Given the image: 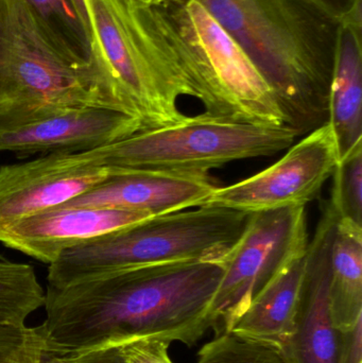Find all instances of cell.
<instances>
[{
	"mask_svg": "<svg viewBox=\"0 0 362 363\" xmlns=\"http://www.w3.org/2000/svg\"><path fill=\"white\" fill-rule=\"evenodd\" d=\"M96 67L140 119L142 131L188 119L179 108L193 98L154 4L137 0H85Z\"/></svg>",
	"mask_w": 362,
	"mask_h": 363,
	"instance_id": "obj_4",
	"label": "cell"
},
{
	"mask_svg": "<svg viewBox=\"0 0 362 363\" xmlns=\"http://www.w3.org/2000/svg\"><path fill=\"white\" fill-rule=\"evenodd\" d=\"M305 206L251 213L244 232L219 260L222 277L208 307L210 328L230 332L257 294L308 245Z\"/></svg>",
	"mask_w": 362,
	"mask_h": 363,
	"instance_id": "obj_8",
	"label": "cell"
},
{
	"mask_svg": "<svg viewBox=\"0 0 362 363\" xmlns=\"http://www.w3.org/2000/svg\"><path fill=\"white\" fill-rule=\"evenodd\" d=\"M86 106L132 115L95 63L53 42L26 0H0V133Z\"/></svg>",
	"mask_w": 362,
	"mask_h": 363,
	"instance_id": "obj_3",
	"label": "cell"
},
{
	"mask_svg": "<svg viewBox=\"0 0 362 363\" xmlns=\"http://www.w3.org/2000/svg\"><path fill=\"white\" fill-rule=\"evenodd\" d=\"M142 131L137 117L100 106L72 108L0 133V152L19 157L86 152Z\"/></svg>",
	"mask_w": 362,
	"mask_h": 363,
	"instance_id": "obj_12",
	"label": "cell"
},
{
	"mask_svg": "<svg viewBox=\"0 0 362 363\" xmlns=\"http://www.w3.org/2000/svg\"><path fill=\"white\" fill-rule=\"evenodd\" d=\"M329 311L338 332L362 319V228L338 219L331 253Z\"/></svg>",
	"mask_w": 362,
	"mask_h": 363,
	"instance_id": "obj_17",
	"label": "cell"
},
{
	"mask_svg": "<svg viewBox=\"0 0 362 363\" xmlns=\"http://www.w3.org/2000/svg\"><path fill=\"white\" fill-rule=\"evenodd\" d=\"M112 169L84 153H51L0 167V230L62 205L106 181Z\"/></svg>",
	"mask_w": 362,
	"mask_h": 363,
	"instance_id": "obj_10",
	"label": "cell"
},
{
	"mask_svg": "<svg viewBox=\"0 0 362 363\" xmlns=\"http://www.w3.org/2000/svg\"><path fill=\"white\" fill-rule=\"evenodd\" d=\"M46 355L42 325H0V363H44Z\"/></svg>",
	"mask_w": 362,
	"mask_h": 363,
	"instance_id": "obj_22",
	"label": "cell"
},
{
	"mask_svg": "<svg viewBox=\"0 0 362 363\" xmlns=\"http://www.w3.org/2000/svg\"><path fill=\"white\" fill-rule=\"evenodd\" d=\"M361 19H342L329 93V121L340 161L362 143Z\"/></svg>",
	"mask_w": 362,
	"mask_h": 363,
	"instance_id": "obj_16",
	"label": "cell"
},
{
	"mask_svg": "<svg viewBox=\"0 0 362 363\" xmlns=\"http://www.w3.org/2000/svg\"><path fill=\"white\" fill-rule=\"evenodd\" d=\"M242 46L298 138L329 121L342 19L317 0H198Z\"/></svg>",
	"mask_w": 362,
	"mask_h": 363,
	"instance_id": "obj_2",
	"label": "cell"
},
{
	"mask_svg": "<svg viewBox=\"0 0 362 363\" xmlns=\"http://www.w3.org/2000/svg\"><path fill=\"white\" fill-rule=\"evenodd\" d=\"M325 8L337 15L339 18H359L361 17L362 0H317Z\"/></svg>",
	"mask_w": 362,
	"mask_h": 363,
	"instance_id": "obj_26",
	"label": "cell"
},
{
	"mask_svg": "<svg viewBox=\"0 0 362 363\" xmlns=\"http://www.w3.org/2000/svg\"><path fill=\"white\" fill-rule=\"evenodd\" d=\"M332 178L329 206L338 219L362 228V143L339 162Z\"/></svg>",
	"mask_w": 362,
	"mask_h": 363,
	"instance_id": "obj_20",
	"label": "cell"
},
{
	"mask_svg": "<svg viewBox=\"0 0 362 363\" xmlns=\"http://www.w3.org/2000/svg\"><path fill=\"white\" fill-rule=\"evenodd\" d=\"M222 273L219 262L189 260L47 286L40 324L47 354L82 353L146 337L191 347L210 328L208 307Z\"/></svg>",
	"mask_w": 362,
	"mask_h": 363,
	"instance_id": "obj_1",
	"label": "cell"
},
{
	"mask_svg": "<svg viewBox=\"0 0 362 363\" xmlns=\"http://www.w3.org/2000/svg\"><path fill=\"white\" fill-rule=\"evenodd\" d=\"M216 188L208 174L112 169L106 181L62 206L125 209L157 217L205 205Z\"/></svg>",
	"mask_w": 362,
	"mask_h": 363,
	"instance_id": "obj_13",
	"label": "cell"
},
{
	"mask_svg": "<svg viewBox=\"0 0 362 363\" xmlns=\"http://www.w3.org/2000/svg\"><path fill=\"white\" fill-rule=\"evenodd\" d=\"M171 343L161 337H146L127 341L116 347L125 363H174L168 353Z\"/></svg>",
	"mask_w": 362,
	"mask_h": 363,
	"instance_id": "obj_23",
	"label": "cell"
},
{
	"mask_svg": "<svg viewBox=\"0 0 362 363\" xmlns=\"http://www.w3.org/2000/svg\"><path fill=\"white\" fill-rule=\"evenodd\" d=\"M305 267L306 253L286 264L255 296L230 332L281 351L297 325Z\"/></svg>",
	"mask_w": 362,
	"mask_h": 363,
	"instance_id": "obj_15",
	"label": "cell"
},
{
	"mask_svg": "<svg viewBox=\"0 0 362 363\" xmlns=\"http://www.w3.org/2000/svg\"><path fill=\"white\" fill-rule=\"evenodd\" d=\"M44 363H125L119 353L118 347H101L82 353L67 355H49Z\"/></svg>",
	"mask_w": 362,
	"mask_h": 363,
	"instance_id": "obj_24",
	"label": "cell"
},
{
	"mask_svg": "<svg viewBox=\"0 0 362 363\" xmlns=\"http://www.w3.org/2000/svg\"><path fill=\"white\" fill-rule=\"evenodd\" d=\"M45 301L46 291L33 267L0 256V325L25 326Z\"/></svg>",
	"mask_w": 362,
	"mask_h": 363,
	"instance_id": "obj_18",
	"label": "cell"
},
{
	"mask_svg": "<svg viewBox=\"0 0 362 363\" xmlns=\"http://www.w3.org/2000/svg\"><path fill=\"white\" fill-rule=\"evenodd\" d=\"M149 218L148 213L125 209L60 206L2 228L0 242L50 264L70 247Z\"/></svg>",
	"mask_w": 362,
	"mask_h": 363,
	"instance_id": "obj_14",
	"label": "cell"
},
{
	"mask_svg": "<svg viewBox=\"0 0 362 363\" xmlns=\"http://www.w3.org/2000/svg\"><path fill=\"white\" fill-rule=\"evenodd\" d=\"M338 217L329 202L306 251L305 275L295 333L281 350L286 363H336L339 332L329 311L331 253Z\"/></svg>",
	"mask_w": 362,
	"mask_h": 363,
	"instance_id": "obj_11",
	"label": "cell"
},
{
	"mask_svg": "<svg viewBox=\"0 0 362 363\" xmlns=\"http://www.w3.org/2000/svg\"><path fill=\"white\" fill-rule=\"evenodd\" d=\"M74 6H76L77 11H78L79 16L81 21L84 23L85 28L89 31V36H91V30H89V15H87L86 6H85V0H74Z\"/></svg>",
	"mask_w": 362,
	"mask_h": 363,
	"instance_id": "obj_27",
	"label": "cell"
},
{
	"mask_svg": "<svg viewBox=\"0 0 362 363\" xmlns=\"http://www.w3.org/2000/svg\"><path fill=\"white\" fill-rule=\"evenodd\" d=\"M295 138L286 125L227 123L201 114L83 153L112 169L208 174L232 162L276 155L290 148Z\"/></svg>",
	"mask_w": 362,
	"mask_h": 363,
	"instance_id": "obj_7",
	"label": "cell"
},
{
	"mask_svg": "<svg viewBox=\"0 0 362 363\" xmlns=\"http://www.w3.org/2000/svg\"><path fill=\"white\" fill-rule=\"evenodd\" d=\"M154 6L203 116L285 125L273 91L256 66L198 0H162Z\"/></svg>",
	"mask_w": 362,
	"mask_h": 363,
	"instance_id": "obj_5",
	"label": "cell"
},
{
	"mask_svg": "<svg viewBox=\"0 0 362 363\" xmlns=\"http://www.w3.org/2000/svg\"><path fill=\"white\" fill-rule=\"evenodd\" d=\"M251 213L216 205L157 216L64 251L49 264V287L108 273L189 260L219 262L239 238Z\"/></svg>",
	"mask_w": 362,
	"mask_h": 363,
	"instance_id": "obj_6",
	"label": "cell"
},
{
	"mask_svg": "<svg viewBox=\"0 0 362 363\" xmlns=\"http://www.w3.org/2000/svg\"><path fill=\"white\" fill-rule=\"evenodd\" d=\"M196 363H286L278 350L231 332L217 335L198 352Z\"/></svg>",
	"mask_w": 362,
	"mask_h": 363,
	"instance_id": "obj_21",
	"label": "cell"
},
{
	"mask_svg": "<svg viewBox=\"0 0 362 363\" xmlns=\"http://www.w3.org/2000/svg\"><path fill=\"white\" fill-rule=\"evenodd\" d=\"M339 162L337 143L327 123L293 145L267 169L227 187H217L205 205L246 213L306 206L333 177Z\"/></svg>",
	"mask_w": 362,
	"mask_h": 363,
	"instance_id": "obj_9",
	"label": "cell"
},
{
	"mask_svg": "<svg viewBox=\"0 0 362 363\" xmlns=\"http://www.w3.org/2000/svg\"><path fill=\"white\" fill-rule=\"evenodd\" d=\"M336 363H362V319L351 330L339 332Z\"/></svg>",
	"mask_w": 362,
	"mask_h": 363,
	"instance_id": "obj_25",
	"label": "cell"
},
{
	"mask_svg": "<svg viewBox=\"0 0 362 363\" xmlns=\"http://www.w3.org/2000/svg\"><path fill=\"white\" fill-rule=\"evenodd\" d=\"M53 42L68 55L93 62L91 36L79 16L74 0H26Z\"/></svg>",
	"mask_w": 362,
	"mask_h": 363,
	"instance_id": "obj_19",
	"label": "cell"
},
{
	"mask_svg": "<svg viewBox=\"0 0 362 363\" xmlns=\"http://www.w3.org/2000/svg\"><path fill=\"white\" fill-rule=\"evenodd\" d=\"M137 1L142 2V4H159L162 0H137Z\"/></svg>",
	"mask_w": 362,
	"mask_h": 363,
	"instance_id": "obj_28",
	"label": "cell"
}]
</instances>
